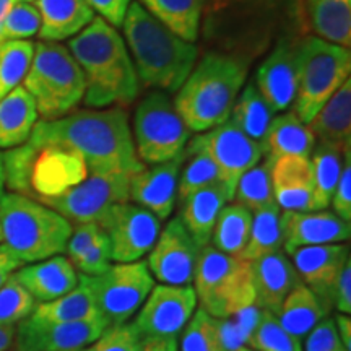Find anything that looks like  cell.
Listing matches in <instances>:
<instances>
[{
  "label": "cell",
  "mask_w": 351,
  "mask_h": 351,
  "mask_svg": "<svg viewBox=\"0 0 351 351\" xmlns=\"http://www.w3.org/2000/svg\"><path fill=\"white\" fill-rule=\"evenodd\" d=\"M304 28V0H207L202 16L207 41L249 62Z\"/></svg>",
  "instance_id": "1"
},
{
  "label": "cell",
  "mask_w": 351,
  "mask_h": 351,
  "mask_svg": "<svg viewBox=\"0 0 351 351\" xmlns=\"http://www.w3.org/2000/svg\"><path fill=\"white\" fill-rule=\"evenodd\" d=\"M33 145L57 143L80 153L90 174L134 176L145 168L135 150L127 112L121 108L78 111L34 124Z\"/></svg>",
  "instance_id": "2"
},
{
  "label": "cell",
  "mask_w": 351,
  "mask_h": 351,
  "mask_svg": "<svg viewBox=\"0 0 351 351\" xmlns=\"http://www.w3.org/2000/svg\"><path fill=\"white\" fill-rule=\"evenodd\" d=\"M67 49L85 77L86 106L108 108L134 103L140 82L124 38L101 16L69 41Z\"/></svg>",
  "instance_id": "3"
},
{
  "label": "cell",
  "mask_w": 351,
  "mask_h": 351,
  "mask_svg": "<svg viewBox=\"0 0 351 351\" xmlns=\"http://www.w3.org/2000/svg\"><path fill=\"white\" fill-rule=\"evenodd\" d=\"M121 28L127 49L134 57L138 82L163 93H176L195 67L199 57L195 44L174 34L135 0Z\"/></svg>",
  "instance_id": "4"
},
{
  "label": "cell",
  "mask_w": 351,
  "mask_h": 351,
  "mask_svg": "<svg viewBox=\"0 0 351 351\" xmlns=\"http://www.w3.org/2000/svg\"><path fill=\"white\" fill-rule=\"evenodd\" d=\"M249 60L226 52H208L178 90L174 108L189 130L207 132L230 119L247 77Z\"/></svg>",
  "instance_id": "5"
},
{
  "label": "cell",
  "mask_w": 351,
  "mask_h": 351,
  "mask_svg": "<svg viewBox=\"0 0 351 351\" xmlns=\"http://www.w3.org/2000/svg\"><path fill=\"white\" fill-rule=\"evenodd\" d=\"M2 241L23 263L65 252L73 226L41 202L20 194L0 197Z\"/></svg>",
  "instance_id": "6"
},
{
  "label": "cell",
  "mask_w": 351,
  "mask_h": 351,
  "mask_svg": "<svg viewBox=\"0 0 351 351\" xmlns=\"http://www.w3.org/2000/svg\"><path fill=\"white\" fill-rule=\"evenodd\" d=\"M23 88L33 96L38 116L54 121L67 116L83 99L85 77L67 47L54 41H39Z\"/></svg>",
  "instance_id": "7"
},
{
  "label": "cell",
  "mask_w": 351,
  "mask_h": 351,
  "mask_svg": "<svg viewBox=\"0 0 351 351\" xmlns=\"http://www.w3.org/2000/svg\"><path fill=\"white\" fill-rule=\"evenodd\" d=\"M298 85L293 108L298 119L309 124L320 108L350 78L348 47L317 36L300 39L296 49Z\"/></svg>",
  "instance_id": "8"
},
{
  "label": "cell",
  "mask_w": 351,
  "mask_h": 351,
  "mask_svg": "<svg viewBox=\"0 0 351 351\" xmlns=\"http://www.w3.org/2000/svg\"><path fill=\"white\" fill-rule=\"evenodd\" d=\"M197 301L215 319H231L256 306L251 262L202 247L194 271Z\"/></svg>",
  "instance_id": "9"
},
{
  "label": "cell",
  "mask_w": 351,
  "mask_h": 351,
  "mask_svg": "<svg viewBox=\"0 0 351 351\" xmlns=\"http://www.w3.org/2000/svg\"><path fill=\"white\" fill-rule=\"evenodd\" d=\"M132 137L143 165H161L186 150L191 130L169 96L163 91H152L137 106Z\"/></svg>",
  "instance_id": "10"
},
{
  "label": "cell",
  "mask_w": 351,
  "mask_h": 351,
  "mask_svg": "<svg viewBox=\"0 0 351 351\" xmlns=\"http://www.w3.org/2000/svg\"><path fill=\"white\" fill-rule=\"evenodd\" d=\"M85 276L99 314L109 326L125 324L142 307L155 287L147 262L143 261L116 263L103 274Z\"/></svg>",
  "instance_id": "11"
},
{
  "label": "cell",
  "mask_w": 351,
  "mask_h": 351,
  "mask_svg": "<svg viewBox=\"0 0 351 351\" xmlns=\"http://www.w3.org/2000/svg\"><path fill=\"white\" fill-rule=\"evenodd\" d=\"M129 186L127 174H88L85 181L65 194L39 202L77 225H99L111 207L129 202Z\"/></svg>",
  "instance_id": "12"
},
{
  "label": "cell",
  "mask_w": 351,
  "mask_h": 351,
  "mask_svg": "<svg viewBox=\"0 0 351 351\" xmlns=\"http://www.w3.org/2000/svg\"><path fill=\"white\" fill-rule=\"evenodd\" d=\"M111 243V257L117 263L137 262L155 245L161 219L137 204L122 202L111 207L99 221Z\"/></svg>",
  "instance_id": "13"
},
{
  "label": "cell",
  "mask_w": 351,
  "mask_h": 351,
  "mask_svg": "<svg viewBox=\"0 0 351 351\" xmlns=\"http://www.w3.org/2000/svg\"><path fill=\"white\" fill-rule=\"evenodd\" d=\"M197 309V295L192 287L158 285L140 307L134 327L142 340L178 339Z\"/></svg>",
  "instance_id": "14"
},
{
  "label": "cell",
  "mask_w": 351,
  "mask_h": 351,
  "mask_svg": "<svg viewBox=\"0 0 351 351\" xmlns=\"http://www.w3.org/2000/svg\"><path fill=\"white\" fill-rule=\"evenodd\" d=\"M194 140L217 165L219 181L226 187L230 200L234 197L236 184L241 176L261 163L262 158L265 156L262 145L247 137L230 119Z\"/></svg>",
  "instance_id": "15"
},
{
  "label": "cell",
  "mask_w": 351,
  "mask_h": 351,
  "mask_svg": "<svg viewBox=\"0 0 351 351\" xmlns=\"http://www.w3.org/2000/svg\"><path fill=\"white\" fill-rule=\"evenodd\" d=\"M33 145V143H32ZM29 169V199L44 200L59 197L82 184L90 174L80 153L57 143L33 145Z\"/></svg>",
  "instance_id": "16"
},
{
  "label": "cell",
  "mask_w": 351,
  "mask_h": 351,
  "mask_svg": "<svg viewBox=\"0 0 351 351\" xmlns=\"http://www.w3.org/2000/svg\"><path fill=\"white\" fill-rule=\"evenodd\" d=\"M109 324L103 315L82 322H43L21 320L15 327V351H80L98 339Z\"/></svg>",
  "instance_id": "17"
},
{
  "label": "cell",
  "mask_w": 351,
  "mask_h": 351,
  "mask_svg": "<svg viewBox=\"0 0 351 351\" xmlns=\"http://www.w3.org/2000/svg\"><path fill=\"white\" fill-rule=\"evenodd\" d=\"M200 249L178 217L160 231L155 245L148 252L147 267L160 283L189 287L194 282Z\"/></svg>",
  "instance_id": "18"
},
{
  "label": "cell",
  "mask_w": 351,
  "mask_h": 351,
  "mask_svg": "<svg viewBox=\"0 0 351 351\" xmlns=\"http://www.w3.org/2000/svg\"><path fill=\"white\" fill-rule=\"evenodd\" d=\"M300 39L282 38L271 47L256 73V85L274 112L293 106L298 85L296 49Z\"/></svg>",
  "instance_id": "19"
},
{
  "label": "cell",
  "mask_w": 351,
  "mask_h": 351,
  "mask_svg": "<svg viewBox=\"0 0 351 351\" xmlns=\"http://www.w3.org/2000/svg\"><path fill=\"white\" fill-rule=\"evenodd\" d=\"M187 153L184 150L166 163L142 169L130 178L129 200L150 210L158 219H168L174 212L178 184Z\"/></svg>",
  "instance_id": "20"
},
{
  "label": "cell",
  "mask_w": 351,
  "mask_h": 351,
  "mask_svg": "<svg viewBox=\"0 0 351 351\" xmlns=\"http://www.w3.org/2000/svg\"><path fill=\"white\" fill-rule=\"evenodd\" d=\"M293 265L301 282L315 293L328 309L333 306V288L345 262L350 258L348 245L320 244L293 251Z\"/></svg>",
  "instance_id": "21"
},
{
  "label": "cell",
  "mask_w": 351,
  "mask_h": 351,
  "mask_svg": "<svg viewBox=\"0 0 351 351\" xmlns=\"http://www.w3.org/2000/svg\"><path fill=\"white\" fill-rule=\"evenodd\" d=\"M282 223L283 249L287 254L300 247L320 244H340L350 239V223L335 213L319 212H283Z\"/></svg>",
  "instance_id": "22"
},
{
  "label": "cell",
  "mask_w": 351,
  "mask_h": 351,
  "mask_svg": "<svg viewBox=\"0 0 351 351\" xmlns=\"http://www.w3.org/2000/svg\"><path fill=\"white\" fill-rule=\"evenodd\" d=\"M269 163L275 204L285 212H315L311 158L280 156Z\"/></svg>",
  "instance_id": "23"
},
{
  "label": "cell",
  "mask_w": 351,
  "mask_h": 351,
  "mask_svg": "<svg viewBox=\"0 0 351 351\" xmlns=\"http://www.w3.org/2000/svg\"><path fill=\"white\" fill-rule=\"evenodd\" d=\"M256 306L275 314L285 298L302 283L293 262L282 251L251 262Z\"/></svg>",
  "instance_id": "24"
},
{
  "label": "cell",
  "mask_w": 351,
  "mask_h": 351,
  "mask_svg": "<svg viewBox=\"0 0 351 351\" xmlns=\"http://www.w3.org/2000/svg\"><path fill=\"white\" fill-rule=\"evenodd\" d=\"M19 283L39 302H49L67 295L78 285V274L72 262L64 256L20 267L13 274Z\"/></svg>",
  "instance_id": "25"
},
{
  "label": "cell",
  "mask_w": 351,
  "mask_h": 351,
  "mask_svg": "<svg viewBox=\"0 0 351 351\" xmlns=\"http://www.w3.org/2000/svg\"><path fill=\"white\" fill-rule=\"evenodd\" d=\"M179 219L199 247H207L217 218L230 200L226 187L221 182L200 189L181 200Z\"/></svg>",
  "instance_id": "26"
},
{
  "label": "cell",
  "mask_w": 351,
  "mask_h": 351,
  "mask_svg": "<svg viewBox=\"0 0 351 351\" xmlns=\"http://www.w3.org/2000/svg\"><path fill=\"white\" fill-rule=\"evenodd\" d=\"M41 16L39 38L43 41H64L73 38L95 19L88 0H36Z\"/></svg>",
  "instance_id": "27"
},
{
  "label": "cell",
  "mask_w": 351,
  "mask_h": 351,
  "mask_svg": "<svg viewBox=\"0 0 351 351\" xmlns=\"http://www.w3.org/2000/svg\"><path fill=\"white\" fill-rule=\"evenodd\" d=\"M319 143L351 148V80L348 78L309 122Z\"/></svg>",
  "instance_id": "28"
},
{
  "label": "cell",
  "mask_w": 351,
  "mask_h": 351,
  "mask_svg": "<svg viewBox=\"0 0 351 351\" xmlns=\"http://www.w3.org/2000/svg\"><path fill=\"white\" fill-rule=\"evenodd\" d=\"M38 122V109L33 96L23 85L0 99V148L20 147L32 137Z\"/></svg>",
  "instance_id": "29"
},
{
  "label": "cell",
  "mask_w": 351,
  "mask_h": 351,
  "mask_svg": "<svg viewBox=\"0 0 351 351\" xmlns=\"http://www.w3.org/2000/svg\"><path fill=\"white\" fill-rule=\"evenodd\" d=\"M314 134L309 125L298 119L295 112H287L280 117H274L267 130L265 155L269 160L280 156H304L309 158L315 147Z\"/></svg>",
  "instance_id": "30"
},
{
  "label": "cell",
  "mask_w": 351,
  "mask_h": 351,
  "mask_svg": "<svg viewBox=\"0 0 351 351\" xmlns=\"http://www.w3.org/2000/svg\"><path fill=\"white\" fill-rule=\"evenodd\" d=\"M328 311L330 309L315 296L313 289L301 283L285 298L275 317L285 330L301 340L320 320L327 317Z\"/></svg>",
  "instance_id": "31"
},
{
  "label": "cell",
  "mask_w": 351,
  "mask_h": 351,
  "mask_svg": "<svg viewBox=\"0 0 351 351\" xmlns=\"http://www.w3.org/2000/svg\"><path fill=\"white\" fill-rule=\"evenodd\" d=\"M304 12L315 36L350 49L351 0H304Z\"/></svg>",
  "instance_id": "32"
},
{
  "label": "cell",
  "mask_w": 351,
  "mask_h": 351,
  "mask_svg": "<svg viewBox=\"0 0 351 351\" xmlns=\"http://www.w3.org/2000/svg\"><path fill=\"white\" fill-rule=\"evenodd\" d=\"M99 311L96 306L93 291L85 275H78V285L67 295L49 302H39L34 307L32 317L43 322H82L98 317Z\"/></svg>",
  "instance_id": "33"
},
{
  "label": "cell",
  "mask_w": 351,
  "mask_h": 351,
  "mask_svg": "<svg viewBox=\"0 0 351 351\" xmlns=\"http://www.w3.org/2000/svg\"><path fill=\"white\" fill-rule=\"evenodd\" d=\"M142 7L184 41L199 39L207 0H140Z\"/></svg>",
  "instance_id": "34"
},
{
  "label": "cell",
  "mask_w": 351,
  "mask_h": 351,
  "mask_svg": "<svg viewBox=\"0 0 351 351\" xmlns=\"http://www.w3.org/2000/svg\"><path fill=\"white\" fill-rule=\"evenodd\" d=\"M230 117V121L239 130H243L247 137L256 140L263 147L267 130L274 121L275 112L258 91L256 82L251 80L244 86L243 91H239L238 98L232 104Z\"/></svg>",
  "instance_id": "35"
},
{
  "label": "cell",
  "mask_w": 351,
  "mask_h": 351,
  "mask_svg": "<svg viewBox=\"0 0 351 351\" xmlns=\"http://www.w3.org/2000/svg\"><path fill=\"white\" fill-rule=\"evenodd\" d=\"M311 165L314 176V208L315 212L326 210L330 205L333 191L339 182L345 163L351 158L350 148L319 143L311 153Z\"/></svg>",
  "instance_id": "36"
},
{
  "label": "cell",
  "mask_w": 351,
  "mask_h": 351,
  "mask_svg": "<svg viewBox=\"0 0 351 351\" xmlns=\"http://www.w3.org/2000/svg\"><path fill=\"white\" fill-rule=\"evenodd\" d=\"M252 212L239 204L225 205L219 212L212 231V247L228 256L241 257L249 241Z\"/></svg>",
  "instance_id": "37"
},
{
  "label": "cell",
  "mask_w": 351,
  "mask_h": 351,
  "mask_svg": "<svg viewBox=\"0 0 351 351\" xmlns=\"http://www.w3.org/2000/svg\"><path fill=\"white\" fill-rule=\"evenodd\" d=\"M280 217H282V213H280V207L276 204L252 213L249 241L243 254H241V258L252 262L258 257L267 256V254L282 251L283 236Z\"/></svg>",
  "instance_id": "38"
},
{
  "label": "cell",
  "mask_w": 351,
  "mask_h": 351,
  "mask_svg": "<svg viewBox=\"0 0 351 351\" xmlns=\"http://www.w3.org/2000/svg\"><path fill=\"white\" fill-rule=\"evenodd\" d=\"M186 153L187 158L182 165L178 184V195L181 200L200 189L221 182L217 165L195 140L187 143Z\"/></svg>",
  "instance_id": "39"
},
{
  "label": "cell",
  "mask_w": 351,
  "mask_h": 351,
  "mask_svg": "<svg viewBox=\"0 0 351 351\" xmlns=\"http://www.w3.org/2000/svg\"><path fill=\"white\" fill-rule=\"evenodd\" d=\"M236 204L243 205L251 212L271 207L275 205L274 189H271V176H270V163L265 158V161L257 163L254 168L241 176L234 189Z\"/></svg>",
  "instance_id": "40"
},
{
  "label": "cell",
  "mask_w": 351,
  "mask_h": 351,
  "mask_svg": "<svg viewBox=\"0 0 351 351\" xmlns=\"http://www.w3.org/2000/svg\"><path fill=\"white\" fill-rule=\"evenodd\" d=\"M34 52V43L3 41L0 43V99L20 86L28 72Z\"/></svg>",
  "instance_id": "41"
},
{
  "label": "cell",
  "mask_w": 351,
  "mask_h": 351,
  "mask_svg": "<svg viewBox=\"0 0 351 351\" xmlns=\"http://www.w3.org/2000/svg\"><path fill=\"white\" fill-rule=\"evenodd\" d=\"M181 351H226L219 319L197 309L182 330Z\"/></svg>",
  "instance_id": "42"
},
{
  "label": "cell",
  "mask_w": 351,
  "mask_h": 351,
  "mask_svg": "<svg viewBox=\"0 0 351 351\" xmlns=\"http://www.w3.org/2000/svg\"><path fill=\"white\" fill-rule=\"evenodd\" d=\"M245 343L257 351H304L301 340L285 330L275 314L265 309H262L261 317Z\"/></svg>",
  "instance_id": "43"
},
{
  "label": "cell",
  "mask_w": 351,
  "mask_h": 351,
  "mask_svg": "<svg viewBox=\"0 0 351 351\" xmlns=\"http://www.w3.org/2000/svg\"><path fill=\"white\" fill-rule=\"evenodd\" d=\"M36 307V300L10 276L0 287V326H16L28 319Z\"/></svg>",
  "instance_id": "44"
},
{
  "label": "cell",
  "mask_w": 351,
  "mask_h": 351,
  "mask_svg": "<svg viewBox=\"0 0 351 351\" xmlns=\"http://www.w3.org/2000/svg\"><path fill=\"white\" fill-rule=\"evenodd\" d=\"M33 155L34 147L29 142L10 148L2 155L5 186L13 194L29 197V169H32Z\"/></svg>",
  "instance_id": "45"
},
{
  "label": "cell",
  "mask_w": 351,
  "mask_h": 351,
  "mask_svg": "<svg viewBox=\"0 0 351 351\" xmlns=\"http://www.w3.org/2000/svg\"><path fill=\"white\" fill-rule=\"evenodd\" d=\"M39 28H41V16L36 5L28 2H15L3 21L0 43L33 38L39 33Z\"/></svg>",
  "instance_id": "46"
},
{
  "label": "cell",
  "mask_w": 351,
  "mask_h": 351,
  "mask_svg": "<svg viewBox=\"0 0 351 351\" xmlns=\"http://www.w3.org/2000/svg\"><path fill=\"white\" fill-rule=\"evenodd\" d=\"M143 340L134 324L108 326L104 332L80 351H142Z\"/></svg>",
  "instance_id": "47"
},
{
  "label": "cell",
  "mask_w": 351,
  "mask_h": 351,
  "mask_svg": "<svg viewBox=\"0 0 351 351\" xmlns=\"http://www.w3.org/2000/svg\"><path fill=\"white\" fill-rule=\"evenodd\" d=\"M111 243L103 230L90 244V247L72 262V265L83 275L95 276L106 271L111 267Z\"/></svg>",
  "instance_id": "48"
},
{
  "label": "cell",
  "mask_w": 351,
  "mask_h": 351,
  "mask_svg": "<svg viewBox=\"0 0 351 351\" xmlns=\"http://www.w3.org/2000/svg\"><path fill=\"white\" fill-rule=\"evenodd\" d=\"M304 351H348L341 343L337 332L335 320L324 317L313 330L306 335Z\"/></svg>",
  "instance_id": "49"
},
{
  "label": "cell",
  "mask_w": 351,
  "mask_h": 351,
  "mask_svg": "<svg viewBox=\"0 0 351 351\" xmlns=\"http://www.w3.org/2000/svg\"><path fill=\"white\" fill-rule=\"evenodd\" d=\"M330 204L337 217L348 223L351 221V158L346 160L345 168L341 171L335 191H333Z\"/></svg>",
  "instance_id": "50"
},
{
  "label": "cell",
  "mask_w": 351,
  "mask_h": 351,
  "mask_svg": "<svg viewBox=\"0 0 351 351\" xmlns=\"http://www.w3.org/2000/svg\"><path fill=\"white\" fill-rule=\"evenodd\" d=\"M101 231H103V228H101L98 223H83V225H77L75 230L70 234L67 247H65L69 261L73 262L77 257H80L82 254L90 247V244L93 243L95 238Z\"/></svg>",
  "instance_id": "51"
},
{
  "label": "cell",
  "mask_w": 351,
  "mask_h": 351,
  "mask_svg": "<svg viewBox=\"0 0 351 351\" xmlns=\"http://www.w3.org/2000/svg\"><path fill=\"white\" fill-rule=\"evenodd\" d=\"M91 8L114 28H121L125 13L134 0H88Z\"/></svg>",
  "instance_id": "52"
},
{
  "label": "cell",
  "mask_w": 351,
  "mask_h": 351,
  "mask_svg": "<svg viewBox=\"0 0 351 351\" xmlns=\"http://www.w3.org/2000/svg\"><path fill=\"white\" fill-rule=\"evenodd\" d=\"M333 306L340 314H351V257L345 262L335 288H333Z\"/></svg>",
  "instance_id": "53"
},
{
  "label": "cell",
  "mask_w": 351,
  "mask_h": 351,
  "mask_svg": "<svg viewBox=\"0 0 351 351\" xmlns=\"http://www.w3.org/2000/svg\"><path fill=\"white\" fill-rule=\"evenodd\" d=\"M20 267H23V262H21L5 244H0V287H2V285L5 283Z\"/></svg>",
  "instance_id": "54"
},
{
  "label": "cell",
  "mask_w": 351,
  "mask_h": 351,
  "mask_svg": "<svg viewBox=\"0 0 351 351\" xmlns=\"http://www.w3.org/2000/svg\"><path fill=\"white\" fill-rule=\"evenodd\" d=\"M335 327L339 332V337L341 343L345 345V348L351 351V319L346 314H339L335 319Z\"/></svg>",
  "instance_id": "55"
},
{
  "label": "cell",
  "mask_w": 351,
  "mask_h": 351,
  "mask_svg": "<svg viewBox=\"0 0 351 351\" xmlns=\"http://www.w3.org/2000/svg\"><path fill=\"white\" fill-rule=\"evenodd\" d=\"M142 351H179L178 339L145 340Z\"/></svg>",
  "instance_id": "56"
},
{
  "label": "cell",
  "mask_w": 351,
  "mask_h": 351,
  "mask_svg": "<svg viewBox=\"0 0 351 351\" xmlns=\"http://www.w3.org/2000/svg\"><path fill=\"white\" fill-rule=\"evenodd\" d=\"M15 340V326H0V351L13 348Z\"/></svg>",
  "instance_id": "57"
},
{
  "label": "cell",
  "mask_w": 351,
  "mask_h": 351,
  "mask_svg": "<svg viewBox=\"0 0 351 351\" xmlns=\"http://www.w3.org/2000/svg\"><path fill=\"white\" fill-rule=\"evenodd\" d=\"M13 0H0V32H2V26H3V21H5L8 12H10V8L13 7Z\"/></svg>",
  "instance_id": "58"
},
{
  "label": "cell",
  "mask_w": 351,
  "mask_h": 351,
  "mask_svg": "<svg viewBox=\"0 0 351 351\" xmlns=\"http://www.w3.org/2000/svg\"><path fill=\"white\" fill-rule=\"evenodd\" d=\"M3 187H5V174H3L2 155H0V197L3 195Z\"/></svg>",
  "instance_id": "59"
},
{
  "label": "cell",
  "mask_w": 351,
  "mask_h": 351,
  "mask_svg": "<svg viewBox=\"0 0 351 351\" xmlns=\"http://www.w3.org/2000/svg\"><path fill=\"white\" fill-rule=\"evenodd\" d=\"M232 351H257V350L251 348V346H238V348H234Z\"/></svg>",
  "instance_id": "60"
},
{
  "label": "cell",
  "mask_w": 351,
  "mask_h": 351,
  "mask_svg": "<svg viewBox=\"0 0 351 351\" xmlns=\"http://www.w3.org/2000/svg\"><path fill=\"white\" fill-rule=\"evenodd\" d=\"M13 2H28V3H32V2H36V0H13Z\"/></svg>",
  "instance_id": "61"
},
{
  "label": "cell",
  "mask_w": 351,
  "mask_h": 351,
  "mask_svg": "<svg viewBox=\"0 0 351 351\" xmlns=\"http://www.w3.org/2000/svg\"><path fill=\"white\" fill-rule=\"evenodd\" d=\"M0 243H2V230H0Z\"/></svg>",
  "instance_id": "62"
}]
</instances>
